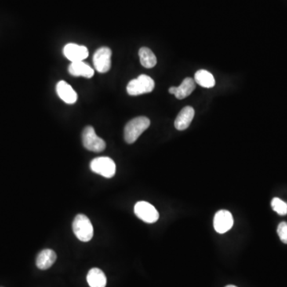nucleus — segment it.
<instances>
[{
  "mask_svg": "<svg viewBox=\"0 0 287 287\" xmlns=\"http://www.w3.org/2000/svg\"><path fill=\"white\" fill-rule=\"evenodd\" d=\"M91 170L106 178L115 176L116 165L110 157H102L93 159L90 163Z\"/></svg>",
  "mask_w": 287,
  "mask_h": 287,
  "instance_id": "obj_5",
  "label": "nucleus"
},
{
  "mask_svg": "<svg viewBox=\"0 0 287 287\" xmlns=\"http://www.w3.org/2000/svg\"><path fill=\"white\" fill-rule=\"evenodd\" d=\"M139 57H140V63L146 68H153L157 65V57L150 48H140L139 51Z\"/></svg>",
  "mask_w": 287,
  "mask_h": 287,
  "instance_id": "obj_17",
  "label": "nucleus"
},
{
  "mask_svg": "<svg viewBox=\"0 0 287 287\" xmlns=\"http://www.w3.org/2000/svg\"><path fill=\"white\" fill-rule=\"evenodd\" d=\"M69 73L75 77H84V78H91L94 74V70L91 68V66L81 62L72 63L69 66Z\"/></svg>",
  "mask_w": 287,
  "mask_h": 287,
  "instance_id": "obj_14",
  "label": "nucleus"
},
{
  "mask_svg": "<svg viewBox=\"0 0 287 287\" xmlns=\"http://www.w3.org/2000/svg\"><path fill=\"white\" fill-rule=\"evenodd\" d=\"M195 81L196 83L204 87V88H212L215 86V80L210 72L205 70H200L195 74Z\"/></svg>",
  "mask_w": 287,
  "mask_h": 287,
  "instance_id": "obj_16",
  "label": "nucleus"
},
{
  "mask_svg": "<svg viewBox=\"0 0 287 287\" xmlns=\"http://www.w3.org/2000/svg\"><path fill=\"white\" fill-rule=\"evenodd\" d=\"M225 287H237V286H235V285H226V286H225Z\"/></svg>",
  "mask_w": 287,
  "mask_h": 287,
  "instance_id": "obj_20",
  "label": "nucleus"
},
{
  "mask_svg": "<svg viewBox=\"0 0 287 287\" xmlns=\"http://www.w3.org/2000/svg\"><path fill=\"white\" fill-rule=\"evenodd\" d=\"M87 282L90 287H106V274L99 268H92L87 274Z\"/></svg>",
  "mask_w": 287,
  "mask_h": 287,
  "instance_id": "obj_15",
  "label": "nucleus"
},
{
  "mask_svg": "<svg viewBox=\"0 0 287 287\" xmlns=\"http://www.w3.org/2000/svg\"><path fill=\"white\" fill-rule=\"evenodd\" d=\"M81 137L84 147L89 151L101 153L106 149V142L96 134L94 129L92 126L85 127Z\"/></svg>",
  "mask_w": 287,
  "mask_h": 287,
  "instance_id": "obj_4",
  "label": "nucleus"
},
{
  "mask_svg": "<svg viewBox=\"0 0 287 287\" xmlns=\"http://www.w3.org/2000/svg\"><path fill=\"white\" fill-rule=\"evenodd\" d=\"M271 207L278 215H287V204L279 198H274L271 201Z\"/></svg>",
  "mask_w": 287,
  "mask_h": 287,
  "instance_id": "obj_18",
  "label": "nucleus"
},
{
  "mask_svg": "<svg viewBox=\"0 0 287 287\" xmlns=\"http://www.w3.org/2000/svg\"><path fill=\"white\" fill-rule=\"evenodd\" d=\"M73 231L81 242H89L93 236V225L83 214L76 215L73 222Z\"/></svg>",
  "mask_w": 287,
  "mask_h": 287,
  "instance_id": "obj_2",
  "label": "nucleus"
},
{
  "mask_svg": "<svg viewBox=\"0 0 287 287\" xmlns=\"http://www.w3.org/2000/svg\"><path fill=\"white\" fill-rule=\"evenodd\" d=\"M57 255L53 250H42L36 259V266L40 270H47L55 263Z\"/></svg>",
  "mask_w": 287,
  "mask_h": 287,
  "instance_id": "obj_13",
  "label": "nucleus"
},
{
  "mask_svg": "<svg viewBox=\"0 0 287 287\" xmlns=\"http://www.w3.org/2000/svg\"><path fill=\"white\" fill-rule=\"evenodd\" d=\"M63 54L66 59L71 62H81L86 59L89 55V51L84 45H77L75 43H68L65 45Z\"/></svg>",
  "mask_w": 287,
  "mask_h": 287,
  "instance_id": "obj_9",
  "label": "nucleus"
},
{
  "mask_svg": "<svg viewBox=\"0 0 287 287\" xmlns=\"http://www.w3.org/2000/svg\"><path fill=\"white\" fill-rule=\"evenodd\" d=\"M150 125V120L146 117H137L131 120L127 123L124 130L125 141L128 144L134 143Z\"/></svg>",
  "mask_w": 287,
  "mask_h": 287,
  "instance_id": "obj_1",
  "label": "nucleus"
},
{
  "mask_svg": "<svg viewBox=\"0 0 287 287\" xmlns=\"http://www.w3.org/2000/svg\"><path fill=\"white\" fill-rule=\"evenodd\" d=\"M196 89V81L191 78H186L181 85L178 87H171L169 93L175 95L179 100L187 98Z\"/></svg>",
  "mask_w": 287,
  "mask_h": 287,
  "instance_id": "obj_10",
  "label": "nucleus"
},
{
  "mask_svg": "<svg viewBox=\"0 0 287 287\" xmlns=\"http://www.w3.org/2000/svg\"><path fill=\"white\" fill-rule=\"evenodd\" d=\"M111 50L106 46L97 50L93 55V62L95 69L99 73H106L111 68Z\"/></svg>",
  "mask_w": 287,
  "mask_h": 287,
  "instance_id": "obj_7",
  "label": "nucleus"
},
{
  "mask_svg": "<svg viewBox=\"0 0 287 287\" xmlns=\"http://www.w3.org/2000/svg\"><path fill=\"white\" fill-rule=\"evenodd\" d=\"M195 110L191 106H186L179 112L176 120H175V127L178 130H185L194 118Z\"/></svg>",
  "mask_w": 287,
  "mask_h": 287,
  "instance_id": "obj_12",
  "label": "nucleus"
},
{
  "mask_svg": "<svg viewBox=\"0 0 287 287\" xmlns=\"http://www.w3.org/2000/svg\"><path fill=\"white\" fill-rule=\"evenodd\" d=\"M56 91L59 98L67 104H74L78 100V94L66 81H59L56 85Z\"/></svg>",
  "mask_w": 287,
  "mask_h": 287,
  "instance_id": "obj_11",
  "label": "nucleus"
},
{
  "mask_svg": "<svg viewBox=\"0 0 287 287\" xmlns=\"http://www.w3.org/2000/svg\"><path fill=\"white\" fill-rule=\"evenodd\" d=\"M134 213L139 219L148 223H155L159 219V213L155 207L146 201L135 204Z\"/></svg>",
  "mask_w": 287,
  "mask_h": 287,
  "instance_id": "obj_6",
  "label": "nucleus"
},
{
  "mask_svg": "<svg viewBox=\"0 0 287 287\" xmlns=\"http://www.w3.org/2000/svg\"><path fill=\"white\" fill-rule=\"evenodd\" d=\"M155 87V82L150 76L142 74L136 79L131 80L127 85V92L131 96L150 93Z\"/></svg>",
  "mask_w": 287,
  "mask_h": 287,
  "instance_id": "obj_3",
  "label": "nucleus"
},
{
  "mask_svg": "<svg viewBox=\"0 0 287 287\" xmlns=\"http://www.w3.org/2000/svg\"><path fill=\"white\" fill-rule=\"evenodd\" d=\"M278 236L283 244H287V223L281 222L278 227Z\"/></svg>",
  "mask_w": 287,
  "mask_h": 287,
  "instance_id": "obj_19",
  "label": "nucleus"
},
{
  "mask_svg": "<svg viewBox=\"0 0 287 287\" xmlns=\"http://www.w3.org/2000/svg\"><path fill=\"white\" fill-rule=\"evenodd\" d=\"M213 223L216 232L223 234L232 227L234 219L230 212L227 210H220L215 214Z\"/></svg>",
  "mask_w": 287,
  "mask_h": 287,
  "instance_id": "obj_8",
  "label": "nucleus"
}]
</instances>
